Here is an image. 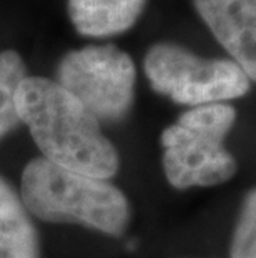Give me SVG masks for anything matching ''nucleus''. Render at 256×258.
<instances>
[{
    "instance_id": "nucleus-1",
    "label": "nucleus",
    "mask_w": 256,
    "mask_h": 258,
    "mask_svg": "<svg viewBox=\"0 0 256 258\" xmlns=\"http://www.w3.org/2000/svg\"><path fill=\"white\" fill-rule=\"evenodd\" d=\"M17 108L45 160L102 180L117 173V150L102 134L99 120L60 84L25 77Z\"/></svg>"
},
{
    "instance_id": "nucleus-2",
    "label": "nucleus",
    "mask_w": 256,
    "mask_h": 258,
    "mask_svg": "<svg viewBox=\"0 0 256 258\" xmlns=\"http://www.w3.org/2000/svg\"><path fill=\"white\" fill-rule=\"evenodd\" d=\"M25 207L42 220L75 222L120 235L130 218L127 197L108 180L95 178L37 158L22 175Z\"/></svg>"
},
{
    "instance_id": "nucleus-3",
    "label": "nucleus",
    "mask_w": 256,
    "mask_h": 258,
    "mask_svg": "<svg viewBox=\"0 0 256 258\" xmlns=\"http://www.w3.org/2000/svg\"><path fill=\"white\" fill-rule=\"evenodd\" d=\"M236 110L228 103L193 107L161 134L163 170L175 188L228 182L238 165L225 147Z\"/></svg>"
},
{
    "instance_id": "nucleus-4",
    "label": "nucleus",
    "mask_w": 256,
    "mask_h": 258,
    "mask_svg": "<svg viewBox=\"0 0 256 258\" xmlns=\"http://www.w3.org/2000/svg\"><path fill=\"white\" fill-rule=\"evenodd\" d=\"M143 65L153 90L182 105L226 103L246 95L251 87L233 60L201 58L177 43H156Z\"/></svg>"
},
{
    "instance_id": "nucleus-5",
    "label": "nucleus",
    "mask_w": 256,
    "mask_h": 258,
    "mask_svg": "<svg viewBox=\"0 0 256 258\" xmlns=\"http://www.w3.org/2000/svg\"><path fill=\"white\" fill-rule=\"evenodd\" d=\"M58 77L60 85L97 120H118L132 107L135 65L115 45L70 52L60 63Z\"/></svg>"
},
{
    "instance_id": "nucleus-6",
    "label": "nucleus",
    "mask_w": 256,
    "mask_h": 258,
    "mask_svg": "<svg viewBox=\"0 0 256 258\" xmlns=\"http://www.w3.org/2000/svg\"><path fill=\"white\" fill-rule=\"evenodd\" d=\"M211 34L256 82V0H193Z\"/></svg>"
},
{
    "instance_id": "nucleus-7",
    "label": "nucleus",
    "mask_w": 256,
    "mask_h": 258,
    "mask_svg": "<svg viewBox=\"0 0 256 258\" xmlns=\"http://www.w3.org/2000/svg\"><path fill=\"white\" fill-rule=\"evenodd\" d=\"M146 0H68V14L83 35L107 37L128 30Z\"/></svg>"
},
{
    "instance_id": "nucleus-8",
    "label": "nucleus",
    "mask_w": 256,
    "mask_h": 258,
    "mask_svg": "<svg viewBox=\"0 0 256 258\" xmlns=\"http://www.w3.org/2000/svg\"><path fill=\"white\" fill-rule=\"evenodd\" d=\"M37 237L24 205L0 177V258H37Z\"/></svg>"
},
{
    "instance_id": "nucleus-9",
    "label": "nucleus",
    "mask_w": 256,
    "mask_h": 258,
    "mask_svg": "<svg viewBox=\"0 0 256 258\" xmlns=\"http://www.w3.org/2000/svg\"><path fill=\"white\" fill-rule=\"evenodd\" d=\"M25 80V67L19 53L0 52V137L20 122L17 92Z\"/></svg>"
},
{
    "instance_id": "nucleus-10",
    "label": "nucleus",
    "mask_w": 256,
    "mask_h": 258,
    "mask_svg": "<svg viewBox=\"0 0 256 258\" xmlns=\"http://www.w3.org/2000/svg\"><path fill=\"white\" fill-rule=\"evenodd\" d=\"M230 258H256V188L244 197L230 245Z\"/></svg>"
}]
</instances>
